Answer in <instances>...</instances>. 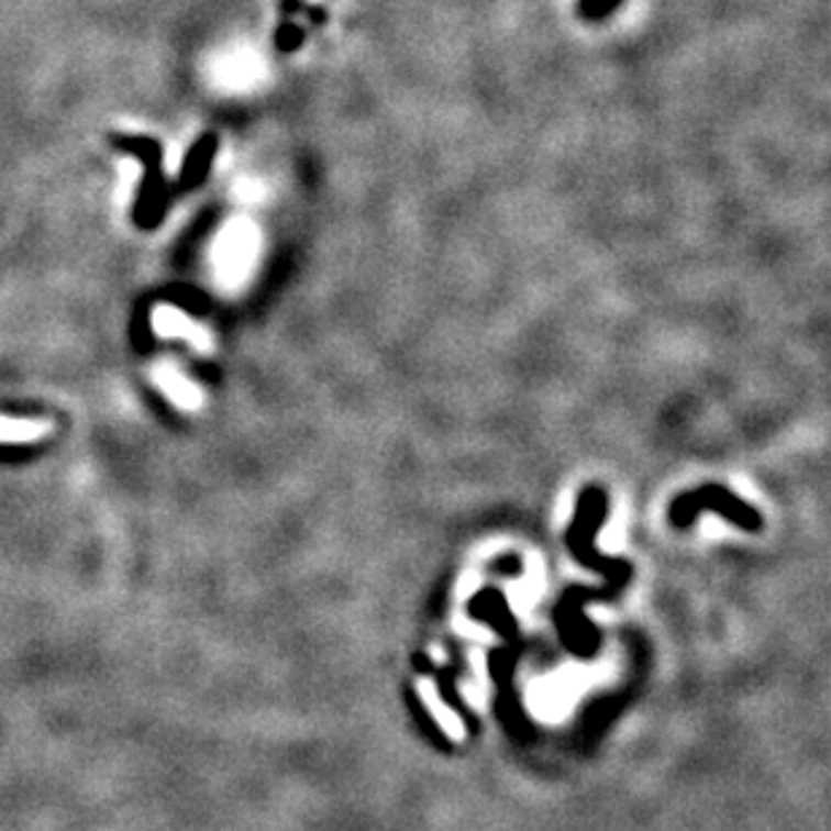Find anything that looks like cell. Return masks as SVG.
Listing matches in <instances>:
<instances>
[{"mask_svg": "<svg viewBox=\"0 0 831 831\" xmlns=\"http://www.w3.org/2000/svg\"><path fill=\"white\" fill-rule=\"evenodd\" d=\"M152 329L156 336L162 340H186L189 345H195L197 351H210V334L204 331L200 323L191 321L186 312L176 310L170 304H159L152 315Z\"/></svg>", "mask_w": 831, "mask_h": 831, "instance_id": "7a4b0ae2", "label": "cell"}, {"mask_svg": "<svg viewBox=\"0 0 831 831\" xmlns=\"http://www.w3.org/2000/svg\"><path fill=\"white\" fill-rule=\"evenodd\" d=\"M152 379L156 388H159V394L173 401V407L184 409V412H195V409L200 407V388H197L176 364H170V361H156L152 366Z\"/></svg>", "mask_w": 831, "mask_h": 831, "instance_id": "3957f363", "label": "cell"}, {"mask_svg": "<svg viewBox=\"0 0 831 831\" xmlns=\"http://www.w3.org/2000/svg\"><path fill=\"white\" fill-rule=\"evenodd\" d=\"M54 433L52 420L30 418H3L0 414V444H35L44 442Z\"/></svg>", "mask_w": 831, "mask_h": 831, "instance_id": "5b68a950", "label": "cell"}, {"mask_svg": "<svg viewBox=\"0 0 831 831\" xmlns=\"http://www.w3.org/2000/svg\"><path fill=\"white\" fill-rule=\"evenodd\" d=\"M215 81L224 84L226 89H248L253 81H258V59L251 52H232L224 59H219L213 68Z\"/></svg>", "mask_w": 831, "mask_h": 831, "instance_id": "277c9868", "label": "cell"}, {"mask_svg": "<svg viewBox=\"0 0 831 831\" xmlns=\"http://www.w3.org/2000/svg\"><path fill=\"white\" fill-rule=\"evenodd\" d=\"M256 256V229L245 221H232L215 243V267L224 280H237L248 275Z\"/></svg>", "mask_w": 831, "mask_h": 831, "instance_id": "6da1fadb", "label": "cell"}]
</instances>
